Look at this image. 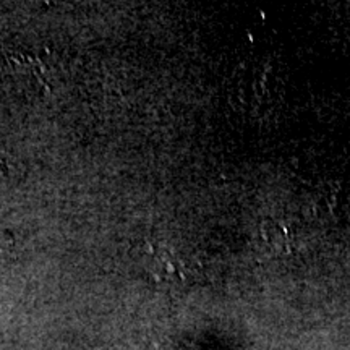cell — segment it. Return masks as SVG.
I'll list each match as a JSON object with an SVG mask.
<instances>
[{"mask_svg":"<svg viewBox=\"0 0 350 350\" xmlns=\"http://www.w3.org/2000/svg\"><path fill=\"white\" fill-rule=\"evenodd\" d=\"M13 245H15V242H13L10 232L0 229V268H3L12 258Z\"/></svg>","mask_w":350,"mask_h":350,"instance_id":"6da1fadb","label":"cell"}]
</instances>
